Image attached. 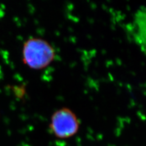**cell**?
<instances>
[{
  "label": "cell",
  "mask_w": 146,
  "mask_h": 146,
  "mask_svg": "<svg viewBox=\"0 0 146 146\" xmlns=\"http://www.w3.org/2000/svg\"><path fill=\"white\" fill-rule=\"evenodd\" d=\"M79 125V121L74 112L68 108H62L54 113L49 127L54 136L66 139L77 133Z\"/></svg>",
  "instance_id": "2"
},
{
  "label": "cell",
  "mask_w": 146,
  "mask_h": 146,
  "mask_svg": "<svg viewBox=\"0 0 146 146\" xmlns=\"http://www.w3.org/2000/svg\"><path fill=\"white\" fill-rule=\"evenodd\" d=\"M23 61L33 70H42L51 64L56 57V52L46 40L40 38H31L26 40L23 47Z\"/></svg>",
  "instance_id": "1"
},
{
  "label": "cell",
  "mask_w": 146,
  "mask_h": 146,
  "mask_svg": "<svg viewBox=\"0 0 146 146\" xmlns=\"http://www.w3.org/2000/svg\"><path fill=\"white\" fill-rule=\"evenodd\" d=\"M145 11L139 10L136 14L133 26L134 34L136 35L137 42L138 44H141L143 49L145 47Z\"/></svg>",
  "instance_id": "3"
}]
</instances>
